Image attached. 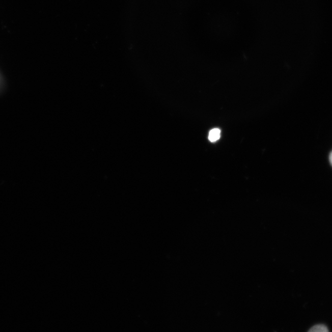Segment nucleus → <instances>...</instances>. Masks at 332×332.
Listing matches in <instances>:
<instances>
[{
	"label": "nucleus",
	"instance_id": "2",
	"mask_svg": "<svg viewBox=\"0 0 332 332\" xmlns=\"http://www.w3.org/2000/svg\"><path fill=\"white\" fill-rule=\"evenodd\" d=\"M308 332H329V331L325 325H317L311 328Z\"/></svg>",
	"mask_w": 332,
	"mask_h": 332
},
{
	"label": "nucleus",
	"instance_id": "1",
	"mask_svg": "<svg viewBox=\"0 0 332 332\" xmlns=\"http://www.w3.org/2000/svg\"><path fill=\"white\" fill-rule=\"evenodd\" d=\"M220 130L215 128L210 130L209 134V140L211 142H215L220 138Z\"/></svg>",
	"mask_w": 332,
	"mask_h": 332
},
{
	"label": "nucleus",
	"instance_id": "3",
	"mask_svg": "<svg viewBox=\"0 0 332 332\" xmlns=\"http://www.w3.org/2000/svg\"><path fill=\"white\" fill-rule=\"evenodd\" d=\"M329 159H330V164L332 165V152L330 154V156H329Z\"/></svg>",
	"mask_w": 332,
	"mask_h": 332
}]
</instances>
